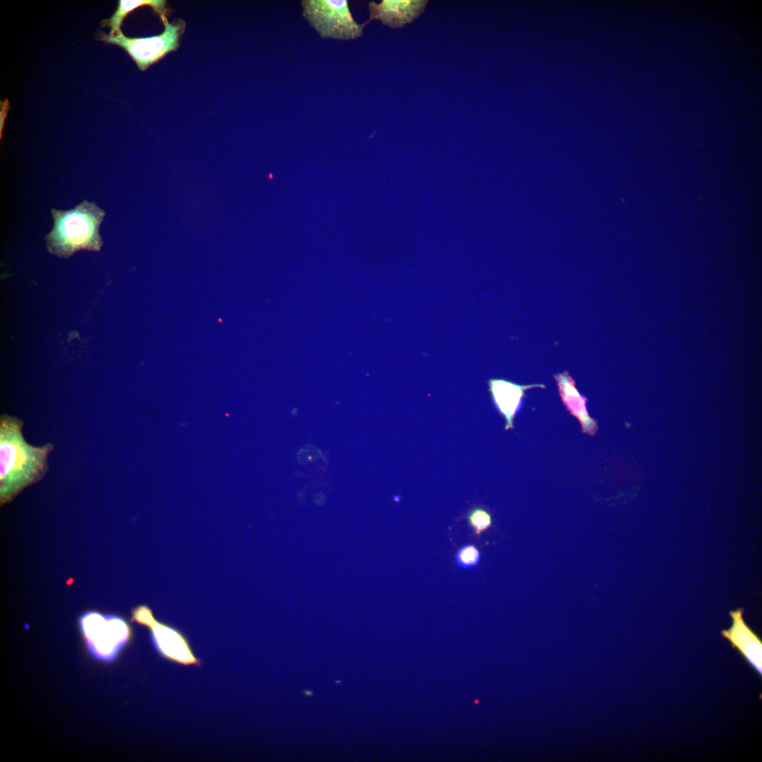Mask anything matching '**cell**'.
<instances>
[{
  "label": "cell",
  "mask_w": 762,
  "mask_h": 762,
  "mask_svg": "<svg viewBox=\"0 0 762 762\" xmlns=\"http://www.w3.org/2000/svg\"><path fill=\"white\" fill-rule=\"evenodd\" d=\"M166 4V1L160 0H120L117 10L110 18L104 20L102 22V26L111 28L109 35H117L121 32L120 26L124 17L136 8L143 6H151L160 16L162 22L164 23L167 20Z\"/></svg>",
  "instance_id": "cell-11"
},
{
  "label": "cell",
  "mask_w": 762,
  "mask_h": 762,
  "mask_svg": "<svg viewBox=\"0 0 762 762\" xmlns=\"http://www.w3.org/2000/svg\"><path fill=\"white\" fill-rule=\"evenodd\" d=\"M489 390L498 411L506 419L505 430L514 428V418L521 405L524 392L531 387H545L540 384L520 385L503 379H490Z\"/></svg>",
  "instance_id": "cell-9"
},
{
  "label": "cell",
  "mask_w": 762,
  "mask_h": 762,
  "mask_svg": "<svg viewBox=\"0 0 762 762\" xmlns=\"http://www.w3.org/2000/svg\"><path fill=\"white\" fill-rule=\"evenodd\" d=\"M480 559V551L473 545L461 548L456 555V563L463 569H471L477 566Z\"/></svg>",
  "instance_id": "cell-13"
},
{
  "label": "cell",
  "mask_w": 762,
  "mask_h": 762,
  "mask_svg": "<svg viewBox=\"0 0 762 762\" xmlns=\"http://www.w3.org/2000/svg\"><path fill=\"white\" fill-rule=\"evenodd\" d=\"M131 621L149 628L154 644L163 658L186 666L201 665L186 636L179 629L157 621L147 605L133 609Z\"/></svg>",
  "instance_id": "cell-6"
},
{
  "label": "cell",
  "mask_w": 762,
  "mask_h": 762,
  "mask_svg": "<svg viewBox=\"0 0 762 762\" xmlns=\"http://www.w3.org/2000/svg\"><path fill=\"white\" fill-rule=\"evenodd\" d=\"M23 422L6 413L0 416V498L4 504L23 489L41 480L49 469L52 443L28 444L23 435Z\"/></svg>",
  "instance_id": "cell-1"
},
{
  "label": "cell",
  "mask_w": 762,
  "mask_h": 762,
  "mask_svg": "<svg viewBox=\"0 0 762 762\" xmlns=\"http://www.w3.org/2000/svg\"><path fill=\"white\" fill-rule=\"evenodd\" d=\"M163 33L149 37L129 38L122 32L117 35H99L102 41L116 44L124 49L136 63L140 71H145L150 66L157 62L165 55L179 47V39L184 31L186 23L182 20L175 23H164Z\"/></svg>",
  "instance_id": "cell-4"
},
{
  "label": "cell",
  "mask_w": 762,
  "mask_h": 762,
  "mask_svg": "<svg viewBox=\"0 0 762 762\" xmlns=\"http://www.w3.org/2000/svg\"><path fill=\"white\" fill-rule=\"evenodd\" d=\"M467 519L468 524L473 529L477 536H479L492 525L490 514L481 507L472 509L468 513Z\"/></svg>",
  "instance_id": "cell-12"
},
{
  "label": "cell",
  "mask_w": 762,
  "mask_h": 762,
  "mask_svg": "<svg viewBox=\"0 0 762 762\" xmlns=\"http://www.w3.org/2000/svg\"><path fill=\"white\" fill-rule=\"evenodd\" d=\"M427 3L426 0H382L380 4L370 1L369 21L379 20L390 28H401L419 16Z\"/></svg>",
  "instance_id": "cell-8"
},
{
  "label": "cell",
  "mask_w": 762,
  "mask_h": 762,
  "mask_svg": "<svg viewBox=\"0 0 762 762\" xmlns=\"http://www.w3.org/2000/svg\"><path fill=\"white\" fill-rule=\"evenodd\" d=\"M51 213L54 227L45 236L50 253L66 259L80 250H100L99 226L105 212L95 202L84 200L66 211L52 208Z\"/></svg>",
  "instance_id": "cell-2"
},
{
  "label": "cell",
  "mask_w": 762,
  "mask_h": 762,
  "mask_svg": "<svg viewBox=\"0 0 762 762\" xmlns=\"http://www.w3.org/2000/svg\"><path fill=\"white\" fill-rule=\"evenodd\" d=\"M554 377L561 399L567 410L579 419L583 433L595 435L598 429L596 421L588 415L586 407L587 399L578 392L572 377L567 372L558 373Z\"/></svg>",
  "instance_id": "cell-10"
},
{
  "label": "cell",
  "mask_w": 762,
  "mask_h": 762,
  "mask_svg": "<svg viewBox=\"0 0 762 762\" xmlns=\"http://www.w3.org/2000/svg\"><path fill=\"white\" fill-rule=\"evenodd\" d=\"M303 16L322 38L349 40L363 35L346 0H303Z\"/></svg>",
  "instance_id": "cell-3"
},
{
  "label": "cell",
  "mask_w": 762,
  "mask_h": 762,
  "mask_svg": "<svg viewBox=\"0 0 762 762\" xmlns=\"http://www.w3.org/2000/svg\"><path fill=\"white\" fill-rule=\"evenodd\" d=\"M732 625L727 630L722 631L732 647L737 648L746 660L761 675L762 642L758 636L747 626L743 619L742 608L730 611Z\"/></svg>",
  "instance_id": "cell-7"
},
{
  "label": "cell",
  "mask_w": 762,
  "mask_h": 762,
  "mask_svg": "<svg viewBox=\"0 0 762 762\" xmlns=\"http://www.w3.org/2000/svg\"><path fill=\"white\" fill-rule=\"evenodd\" d=\"M80 624L88 646L102 659L114 658L132 636L127 622L116 616H103L91 612L81 618Z\"/></svg>",
  "instance_id": "cell-5"
},
{
  "label": "cell",
  "mask_w": 762,
  "mask_h": 762,
  "mask_svg": "<svg viewBox=\"0 0 762 762\" xmlns=\"http://www.w3.org/2000/svg\"><path fill=\"white\" fill-rule=\"evenodd\" d=\"M9 108L8 101L7 99L3 102V104L1 105V119H0V138H2V130L4 128V123L5 118L7 115V111Z\"/></svg>",
  "instance_id": "cell-14"
}]
</instances>
